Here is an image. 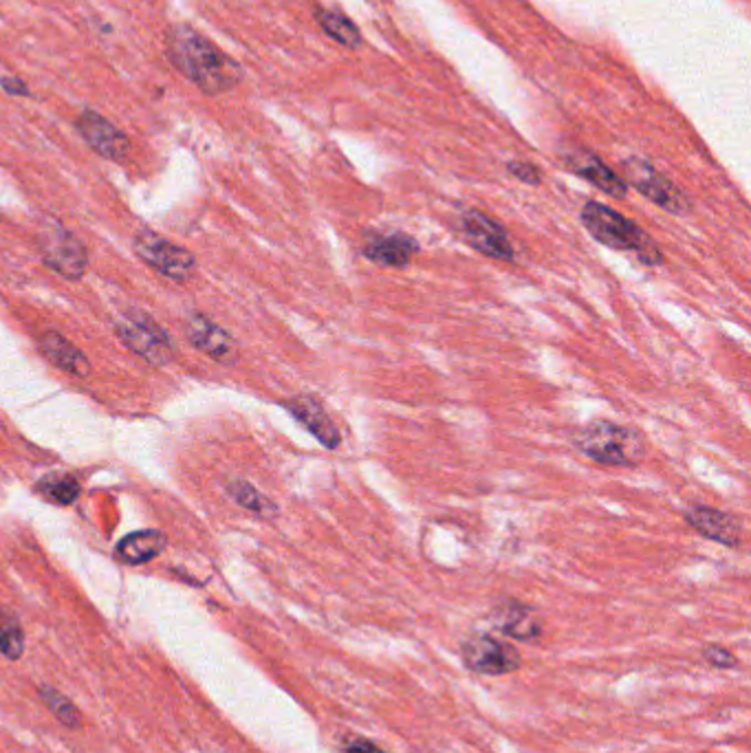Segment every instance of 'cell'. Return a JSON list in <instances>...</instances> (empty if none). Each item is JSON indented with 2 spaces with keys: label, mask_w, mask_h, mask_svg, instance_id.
I'll list each match as a JSON object with an SVG mask.
<instances>
[{
  "label": "cell",
  "mask_w": 751,
  "mask_h": 753,
  "mask_svg": "<svg viewBox=\"0 0 751 753\" xmlns=\"http://www.w3.org/2000/svg\"><path fill=\"white\" fill-rule=\"evenodd\" d=\"M166 49L173 65L203 94L218 95L234 89L243 69L225 56L214 42L189 25H173L166 36Z\"/></svg>",
  "instance_id": "cell-1"
},
{
  "label": "cell",
  "mask_w": 751,
  "mask_h": 753,
  "mask_svg": "<svg viewBox=\"0 0 751 753\" xmlns=\"http://www.w3.org/2000/svg\"><path fill=\"white\" fill-rule=\"evenodd\" d=\"M570 443L582 457L613 468H635L648 452L646 439L635 428H626L608 419H593L577 428Z\"/></svg>",
  "instance_id": "cell-2"
},
{
  "label": "cell",
  "mask_w": 751,
  "mask_h": 753,
  "mask_svg": "<svg viewBox=\"0 0 751 753\" xmlns=\"http://www.w3.org/2000/svg\"><path fill=\"white\" fill-rule=\"evenodd\" d=\"M579 221L591 238L599 245L615 252H633L640 263L648 267H657L663 263L657 243L637 223H633L617 209L597 201H586L579 212Z\"/></svg>",
  "instance_id": "cell-3"
},
{
  "label": "cell",
  "mask_w": 751,
  "mask_h": 753,
  "mask_svg": "<svg viewBox=\"0 0 751 753\" xmlns=\"http://www.w3.org/2000/svg\"><path fill=\"white\" fill-rule=\"evenodd\" d=\"M624 175H626V186L644 194L648 201H653L661 209H665L674 216L690 214L692 203L685 196V192L676 188L667 177L657 173L648 162L637 159V157L624 162Z\"/></svg>",
  "instance_id": "cell-4"
},
{
  "label": "cell",
  "mask_w": 751,
  "mask_h": 753,
  "mask_svg": "<svg viewBox=\"0 0 751 753\" xmlns=\"http://www.w3.org/2000/svg\"><path fill=\"white\" fill-rule=\"evenodd\" d=\"M117 333L130 351H135L150 364L162 366L173 358V346H170L168 335L146 313L128 311L124 320L117 324Z\"/></svg>",
  "instance_id": "cell-5"
},
{
  "label": "cell",
  "mask_w": 751,
  "mask_h": 753,
  "mask_svg": "<svg viewBox=\"0 0 751 753\" xmlns=\"http://www.w3.org/2000/svg\"><path fill=\"white\" fill-rule=\"evenodd\" d=\"M135 252L139 254V258L150 265L155 272H159L162 276L184 283L194 276L196 270V261L192 258L188 250L157 236V234H139L135 241Z\"/></svg>",
  "instance_id": "cell-6"
},
{
  "label": "cell",
  "mask_w": 751,
  "mask_h": 753,
  "mask_svg": "<svg viewBox=\"0 0 751 753\" xmlns=\"http://www.w3.org/2000/svg\"><path fill=\"white\" fill-rule=\"evenodd\" d=\"M464 241L478 254L494 261H514L516 252L507 229L480 209H466L461 214Z\"/></svg>",
  "instance_id": "cell-7"
},
{
  "label": "cell",
  "mask_w": 751,
  "mask_h": 753,
  "mask_svg": "<svg viewBox=\"0 0 751 753\" xmlns=\"http://www.w3.org/2000/svg\"><path fill=\"white\" fill-rule=\"evenodd\" d=\"M461 655L470 669L489 676L516 672L523 663L518 651L511 644L500 642L491 635H474L470 639H466Z\"/></svg>",
  "instance_id": "cell-8"
},
{
  "label": "cell",
  "mask_w": 751,
  "mask_h": 753,
  "mask_svg": "<svg viewBox=\"0 0 751 753\" xmlns=\"http://www.w3.org/2000/svg\"><path fill=\"white\" fill-rule=\"evenodd\" d=\"M419 243L399 229L367 232L362 238V256L379 267L403 270L419 254Z\"/></svg>",
  "instance_id": "cell-9"
},
{
  "label": "cell",
  "mask_w": 751,
  "mask_h": 753,
  "mask_svg": "<svg viewBox=\"0 0 751 753\" xmlns=\"http://www.w3.org/2000/svg\"><path fill=\"white\" fill-rule=\"evenodd\" d=\"M40 250L42 258L49 267H53L65 278H82L87 270V252L82 243L62 229L60 225H53L40 234Z\"/></svg>",
  "instance_id": "cell-10"
},
{
  "label": "cell",
  "mask_w": 751,
  "mask_h": 753,
  "mask_svg": "<svg viewBox=\"0 0 751 753\" xmlns=\"http://www.w3.org/2000/svg\"><path fill=\"white\" fill-rule=\"evenodd\" d=\"M683 518L699 536L712 542L730 549H739L743 542V522L734 514L705 505H694L683 514Z\"/></svg>",
  "instance_id": "cell-11"
},
{
  "label": "cell",
  "mask_w": 751,
  "mask_h": 753,
  "mask_svg": "<svg viewBox=\"0 0 751 753\" xmlns=\"http://www.w3.org/2000/svg\"><path fill=\"white\" fill-rule=\"evenodd\" d=\"M284 408L291 417L302 423L326 450H338L342 443V432L338 430L331 414L324 410L322 401L313 394H300L284 401Z\"/></svg>",
  "instance_id": "cell-12"
},
{
  "label": "cell",
  "mask_w": 751,
  "mask_h": 753,
  "mask_svg": "<svg viewBox=\"0 0 751 753\" xmlns=\"http://www.w3.org/2000/svg\"><path fill=\"white\" fill-rule=\"evenodd\" d=\"M85 141L94 148L97 155L110 162H124L130 153L128 137L108 119L97 115L94 110H85L76 121Z\"/></svg>",
  "instance_id": "cell-13"
},
{
  "label": "cell",
  "mask_w": 751,
  "mask_h": 753,
  "mask_svg": "<svg viewBox=\"0 0 751 753\" xmlns=\"http://www.w3.org/2000/svg\"><path fill=\"white\" fill-rule=\"evenodd\" d=\"M186 333H188L189 342L205 353L207 358H212L218 364H234L238 358V349L236 342L232 340V335L218 326L216 322H212L205 315H192L186 324Z\"/></svg>",
  "instance_id": "cell-14"
},
{
  "label": "cell",
  "mask_w": 751,
  "mask_h": 753,
  "mask_svg": "<svg viewBox=\"0 0 751 753\" xmlns=\"http://www.w3.org/2000/svg\"><path fill=\"white\" fill-rule=\"evenodd\" d=\"M491 624L507 637L518 642H536L543 635L540 615L520 602H503L491 613Z\"/></svg>",
  "instance_id": "cell-15"
},
{
  "label": "cell",
  "mask_w": 751,
  "mask_h": 753,
  "mask_svg": "<svg viewBox=\"0 0 751 753\" xmlns=\"http://www.w3.org/2000/svg\"><path fill=\"white\" fill-rule=\"evenodd\" d=\"M564 164L573 175H577L579 179L588 182L591 186L602 189L604 194H608L613 198H626V194H628L626 182L620 175H615L597 155L575 150L573 155L564 157Z\"/></svg>",
  "instance_id": "cell-16"
},
{
  "label": "cell",
  "mask_w": 751,
  "mask_h": 753,
  "mask_svg": "<svg viewBox=\"0 0 751 753\" xmlns=\"http://www.w3.org/2000/svg\"><path fill=\"white\" fill-rule=\"evenodd\" d=\"M40 349L45 353V358L56 364L60 371L69 373L74 376H87L91 373V364L85 358V353L71 344L67 338H62L60 333H45L40 338Z\"/></svg>",
  "instance_id": "cell-17"
},
{
  "label": "cell",
  "mask_w": 751,
  "mask_h": 753,
  "mask_svg": "<svg viewBox=\"0 0 751 753\" xmlns=\"http://www.w3.org/2000/svg\"><path fill=\"white\" fill-rule=\"evenodd\" d=\"M166 549V536L162 531H137L126 536L117 545V558L126 565H146Z\"/></svg>",
  "instance_id": "cell-18"
},
{
  "label": "cell",
  "mask_w": 751,
  "mask_h": 753,
  "mask_svg": "<svg viewBox=\"0 0 751 753\" xmlns=\"http://www.w3.org/2000/svg\"><path fill=\"white\" fill-rule=\"evenodd\" d=\"M227 491L241 507H245L252 514H259V516L279 514V507L267 496H263L254 485H250L247 480H232L227 485Z\"/></svg>",
  "instance_id": "cell-19"
},
{
  "label": "cell",
  "mask_w": 751,
  "mask_h": 753,
  "mask_svg": "<svg viewBox=\"0 0 751 753\" xmlns=\"http://www.w3.org/2000/svg\"><path fill=\"white\" fill-rule=\"evenodd\" d=\"M38 692H40L42 703L51 710V714H53L65 727H69V730L82 727V714H80V710H78L62 692H58V690L51 687V685H40Z\"/></svg>",
  "instance_id": "cell-20"
},
{
  "label": "cell",
  "mask_w": 751,
  "mask_h": 753,
  "mask_svg": "<svg viewBox=\"0 0 751 753\" xmlns=\"http://www.w3.org/2000/svg\"><path fill=\"white\" fill-rule=\"evenodd\" d=\"M38 489L45 498L58 505H71L80 496V482L71 473H49L40 480Z\"/></svg>",
  "instance_id": "cell-21"
},
{
  "label": "cell",
  "mask_w": 751,
  "mask_h": 753,
  "mask_svg": "<svg viewBox=\"0 0 751 753\" xmlns=\"http://www.w3.org/2000/svg\"><path fill=\"white\" fill-rule=\"evenodd\" d=\"M318 20L320 25L324 27V31L338 40L340 45L344 47H351V49H358L362 45V36H360V29L342 13H335V11H320L318 13Z\"/></svg>",
  "instance_id": "cell-22"
},
{
  "label": "cell",
  "mask_w": 751,
  "mask_h": 753,
  "mask_svg": "<svg viewBox=\"0 0 751 753\" xmlns=\"http://www.w3.org/2000/svg\"><path fill=\"white\" fill-rule=\"evenodd\" d=\"M0 653L11 661L20 659L25 653V633L18 619L4 610H0Z\"/></svg>",
  "instance_id": "cell-23"
},
{
  "label": "cell",
  "mask_w": 751,
  "mask_h": 753,
  "mask_svg": "<svg viewBox=\"0 0 751 753\" xmlns=\"http://www.w3.org/2000/svg\"><path fill=\"white\" fill-rule=\"evenodd\" d=\"M507 170H509L511 177H516L518 182H523V184H527V186H540V182H543L540 170H538L536 166L527 164V162H511V164L507 166Z\"/></svg>",
  "instance_id": "cell-24"
},
{
  "label": "cell",
  "mask_w": 751,
  "mask_h": 753,
  "mask_svg": "<svg viewBox=\"0 0 751 753\" xmlns=\"http://www.w3.org/2000/svg\"><path fill=\"white\" fill-rule=\"evenodd\" d=\"M703 657L708 659L710 665H714L719 669H732V667L739 665V659L728 648H721V646H708L703 651Z\"/></svg>",
  "instance_id": "cell-25"
},
{
  "label": "cell",
  "mask_w": 751,
  "mask_h": 753,
  "mask_svg": "<svg viewBox=\"0 0 751 753\" xmlns=\"http://www.w3.org/2000/svg\"><path fill=\"white\" fill-rule=\"evenodd\" d=\"M342 750L344 753H386L369 739H347Z\"/></svg>",
  "instance_id": "cell-26"
},
{
  "label": "cell",
  "mask_w": 751,
  "mask_h": 753,
  "mask_svg": "<svg viewBox=\"0 0 751 753\" xmlns=\"http://www.w3.org/2000/svg\"><path fill=\"white\" fill-rule=\"evenodd\" d=\"M0 87H2L7 94L29 95L27 85H25L22 80H18V78H4V80H0Z\"/></svg>",
  "instance_id": "cell-27"
}]
</instances>
